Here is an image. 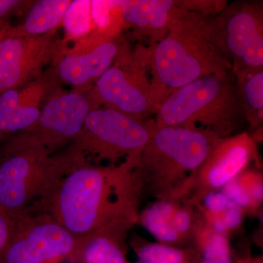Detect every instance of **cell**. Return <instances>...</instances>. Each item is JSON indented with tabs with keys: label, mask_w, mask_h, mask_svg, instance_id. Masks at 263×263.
<instances>
[{
	"label": "cell",
	"mask_w": 263,
	"mask_h": 263,
	"mask_svg": "<svg viewBox=\"0 0 263 263\" xmlns=\"http://www.w3.org/2000/svg\"><path fill=\"white\" fill-rule=\"evenodd\" d=\"M123 24L130 28L136 37L151 46L167 35L171 15L175 8L172 0H130L118 1Z\"/></svg>",
	"instance_id": "2e32d148"
},
{
	"label": "cell",
	"mask_w": 263,
	"mask_h": 263,
	"mask_svg": "<svg viewBox=\"0 0 263 263\" xmlns=\"http://www.w3.org/2000/svg\"><path fill=\"white\" fill-rule=\"evenodd\" d=\"M78 239L45 213L16 216L13 235L0 263H60L70 261Z\"/></svg>",
	"instance_id": "30bf717a"
},
{
	"label": "cell",
	"mask_w": 263,
	"mask_h": 263,
	"mask_svg": "<svg viewBox=\"0 0 263 263\" xmlns=\"http://www.w3.org/2000/svg\"><path fill=\"white\" fill-rule=\"evenodd\" d=\"M233 263H263L262 256L238 255L233 252Z\"/></svg>",
	"instance_id": "83f0119b"
},
{
	"label": "cell",
	"mask_w": 263,
	"mask_h": 263,
	"mask_svg": "<svg viewBox=\"0 0 263 263\" xmlns=\"http://www.w3.org/2000/svg\"><path fill=\"white\" fill-rule=\"evenodd\" d=\"M234 75L246 122L253 130L260 129L263 122V67L240 69Z\"/></svg>",
	"instance_id": "e0dca14e"
},
{
	"label": "cell",
	"mask_w": 263,
	"mask_h": 263,
	"mask_svg": "<svg viewBox=\"0 0 263 263\" xmlns=\"http://www.w3.org/2000/svg\"><path fill=\"white\" fill-rule=\"evenodd\" d=\"M249 167L242 171L235 177V179L259 209L263 198L262 174L258 170Z\"/></svg>",
	"instance_id": "d4e9b609"
},
{
	"label": "cell",
	"mask_w": 263,
	"mask_h": 263,
	"mask_svg": "<svg viewBox=\"0 0 263 263\" xmlns=\"http://www.w3.org/2000/svg\"><path fill=\"white\" fill-rule=\"evenodd\" d=\"M3 144V143H2ZM68 148L60 155L0 148V208L15 217L46 200L77 162Z\"/></svg>",
	"instance_id": "5b68a950"
},
{
	"label": "cell",
	"mask_w": 263,
	"mask_h": 263,
	"mask_svg": "<svg viewBox=\"0 0 263 263\" xmlns=\"http://www.w3.org/2000/svg\"><path fill=\"white\" fill-rule=\"evenodd\" d=\"M128 263H138V262H129Z\"/></svg>",
	"instance_id": "f1b7e54d"
},
{
	"label": "cell",
	"mask_w": 263,
	"mask_h": 263,
	"mask_svg": "<svg viewBox=\"0 0 263 263\" xmlns=\"http://www.w3.org/2000/svg\"><path fill=\"white\" fill-rule=\"evenodd\" d=\"M155 127L154 119L140 120L103 106L91 109L80 135L69 148L86 163L108 166L139 160Z\"/></svg>",
	"instance_id": "8992f818"
},
{
	"label": "cell",
	"mask_w": 263,
	"mask_h": 263,
	"mask_svg": "<svg viewBox=\"0 0 263 263\" xmlns=\"http://www.w3.org/2000/svg\"><path fill=\"white\" fill-rule=\"evenodd\" d=\"M61 24L65 33L63 42H74L89 36L94 32L91 1H71L63 15Z\"/></svg>",
	"instance_id": "7402d4cb"
},
{
	"label": "cell",
	"mask_w": 263,
	"mask_h": 263,
	"mask_svg": "<svg viewBox=\"0 0 263 263\" xmlns=\"http://www.w3.org/2000/svg\"><path fill=\"white\" fill-rule=\"evenodd\" d=\"M136 223L118 221L78 238L71 262L128 263L127 238Z\"/></svg>",
	"instance_id": "9a60e30c"
},
{
	"label": "cell",
	"mask_w": 263,
	"mask_h": 263,
	"mask_svg": "<svg viewBox=\"0 0 263 263\" xmlns=\"http://www.w3.org/2000/svg\"><path fill=\"white\" fill-rule=\"evenodd\" d=\"M191 246L197 263H233L228 235L214 230L200 212Z\"/></svg>",
	"instance_id": "ac0fdd59"
},
{
	"label": "cell",
	"mask_w": 263,
	"mask_h": 263,
	"mask_svg": "<svg viewBox=\"0 0 263 263\" xmlns=\"http://www.w3.org/2000/svg\"><path fill=\"white\" fill-rule=\"evenodd\" d=\"M33 2L0 0V37L10 28L8 21L13 15L28 10Z\"/></svg>",
	"instance_id": "4316f807"
},
{
	"label": "cell",
	"mask_w": 263,
	"mask_h": 263,
	"mask_svg": "<svg viewBox=\"0 0 263 263\" xmlns=\"http://www.w3.org/2000/svg\"><path fill=\"white\" fill-rule=\"evenodd\" d=\"M96 104L90 89L84 92L57 90L43 104L31 127L2 142L11 148H31L53 155L80 135L85 119Z\"/></svg>",
	"instance_id": "52a82bcc"
},
{
	"label": "cell",
	"mask_w": 263,
	"mask_h": 263,
	"mask_svg": "<svg viewBox=\"0 0 263 263\" xmlns=\"http://www.w3.org/2000/svg\"><path fill=\"white\" fill-rule=\"evenodd\" d=\"M138 162L108 166L79 160L49 197L27 212L48 214L77 239L118 221L138 224L142 195L133 174Z\"/></svg>",
	"instance_id": "6da1fadb"
},
{
	"label": "cell",
	"mask_w": 263,
	"mask_h": 263,
	"mask_svg": "<svg viewBox=\"0 0 263 263\" xmlns=\"http://www.w3.org/2000/svg\"><path fill=\"white\" fill-rule=\"evenodd\" d=\"M130 245L138 257V263H197L192 246L174 247L148 241L141 237H134Z\"/></svg>",
	"instance_id": "44dd1931"
},
{
	"label": "cell",
	"mask_w": 263,
	"mask_h": 263,
	"mask_svg": "<svg viewBox=\"0 0 263 263\" xmlns=\"http://www.w3.org/2000/svg\"><path fill=\"white\" fill-rule=\"evenodd\" d=\"M91 15L92 33L106 39L119 35V29L124 24L118 1H91Z\"/></svg>",
	"instance_id": "603a6c76"
},
{
	"label": "cell",
	"mask_w": 263,
	"mask_h": 263,
	"mask_svg": "<svg viewBox=\"0 0 263 263\" xmlns=\"http://www.w3.org/2000/svg\"><path fill=\"white\" fill-rule=\"evenodd\" d=\"M70 0H39L33 2L27 10L25 18L14 27L21 34L41 36L57 29Z\"/></svg>",
	"instance_id": "ffe728a7"
},
{
	"label": "cell",
	"mask_w": 263,
	"mask_h": 263,
	"mask_svg": "<svg viewBox=\"0 0 263 263\" xmlns=\"http://www.w3.org/2000/svg\"><path fill=\"white\" fill-rule=\"evenodd\" d=\"M212 16L175 6L167 35L142 53L160 106L176 90L199 78L233 71L213 39Z\"/></svg>",
	"instance_id": "7a4b0ae2"
},
{
	"label": "cell",
	"mask_w": 263,
	"mask_h": 263,
	"mask_svg": "<svg viewBox=\"0 0 263 263\" xmlns=\"http://www.w3.org/2000/svg\"><path fill=\"white\" fill-rule=\"evenodd\" d=\"M56 34L55 29L44 35H27L11 27L0 37V95L41 77L56 53Z\"/></svg>",
	"instance_id": "7c38bea8"
},
{
	"label": "cell",
	"mask_w": 263,
	"mask_h": 263,
	"mask_svg": "<svg viewBox=\"0 0 263 263\" xmlns=\"http://www.w3.org/2000/svg\"><path fill=\"white\" fill-rule=\"evenodd\" d=\"M213 39L233 72L263 67V4L236 1L211 18Z\"/></svg>",
	"instance_id": "9c48e42d"
},
{
	"label": "cell",
	"mask_w": 263,
	"mask_h": 263,
	"mask_svg": "<svg viewBox=\"0 0 263 263\" xmlns=\"http://www.w3.org/2000/svg\"><path fill=\"white\" fill-rule=\"evenodd\" d=\"M175 6L179 9L200 13L205 15H214L220 13L228 5L227 1H203V0H185L174 1Z\"/></svg>",
	"instance_id": "484cf974"
},
{
	"label": "cell",
	"mask_w": 263,
	"mask_h": 263,
	"mask_svg": "<svg viewBox=\"0 0 263 263\" xmlns=\"http://www.w3.org/2000/svg\"><path fill=\"white\" fill-rule=\"evenodd\" d=\"M254 163L260 167L257 143L247 132L221 138L195 176L183 201L200 203L209 194L220 191L242 171Z\"/></svg>",
	"instance_id": "4fadbf2b"
},
{
	"label": "cell",
	"mask_w": 263,
	"mask_h": 263,
	"mask_svg": "<svg viewBox=\"0 0 263 263\" xmlns=\"http://www.w3.org/2000/svg\"><path fill=\"white\" fill-rule=\"evenodd\" d=\"M198 216L196 206L187 202H179L171 219L173 228L187 246L193 243Z\"/></svg>",
	"instance_id": "cb8c5ba5"
},
{
	"label": "cell",
	"mask_w": 263,
	"mask_h": 263,
	"mask_svg": "<svg viewBox=\"0 0 263 263\" xmlns=\"http://www.w3.org/2000/svg\"><path fill=\"white\" fill-rule=\"evenodd\" d=\"M50 79L41 76L23 87L0 95V143L37 121L43 104L56 91Z\"/></svg>",
	"instance_id": "5bb4252c"
},
{
	"label": "cell",
	"mask_w": 263,
	"mask_h": 263,
	"mask_svg": "<svg viewBox=\"0 0 263 263\" xmlns=\"http://www.w3.org/2000/svg\"><path fill=\"white\" fill-rule=\"evenodd\" d=\"M70 43L73 45L69 46L59 41L53 60V75L81 92L91 89L128 46L120 35L104 39L93 33Z\"/></svg>",
	"instance_id": "8fae6325"
},
{
	"label": "cell",
	"mask_w": 263,
	"mask_h": 263,
	"mask_svg": "<svg viewBox=\"0 0 263 263\" xmlns=\"http://www.w3.org/2000/svg\"><path fill=\"white\" fill-rule=\"evenodd\" d=\"M157 127H179L220 138L242 133L246 124L234 72L199 78L165 99L154 119Z\"/></svg>",
	"instance_id": "277c9868"
},
{
	"label": "cell",
	"mask_w": 263,
	"mask_h": 263,
	"mask_svg": "<svg viewBox=\"0 0 263 263\" xmlns=\"http://www.w3.org/2000/svg\"><path fill=\"white\" fill-rule=\"evenodd\" d=\"M147 65L141 56L124 48L91 88L98 106L140 120H150L160 107Z\"/></svg>",
	"instance_id": "ba28073f"
},
{
	"label": "cell",
	"mask_w": 263,
	"mask_h": 263,
	"mask_svg": "<svg viewBox=\"0 0 263 263\" xmlns=\"http://www.w3.org/2000/svg\"><path fill=\"white\" fill-rule=\"evenodd\" d=\"M179 202L156 200L138 214V223L159 243L178 247H187L173 228L171 219Z\"/></svg>",
	"instance_id": "d6986e66"
},
{
	"label": "cell",
	"mask_w": 263,
	"mask_h": 263,
	"mask_svg": "<svg viewBox=\"0 0 263 263\" xmlns=\"http://www.w3.org/2000/svg\"><path fill=\"white\" fill-rule=\"evenodd\" d=\"M220 139L206 131L155 125L133 169L142 197L183 201L199 169Z\"/></svg>",
	"instance_id": "3957f363"
}]
</instances>
